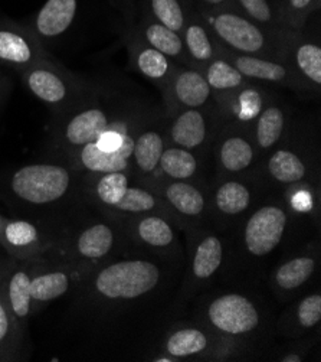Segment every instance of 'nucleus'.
<instances>
[{"mask_svg": "<svg viewBox=\"0 0 321 362\" xmlns=\"http://www.w3.org/2000/svg\"><path fill=\"white\" fill-rule=\"evenodd\" d=\"M289 110L278 101H268L253 120L251 134L260 153H271L287 134Z\"/></svg>", "mask_w": 321, "mask_h": 362, "instance_id": "17", "label": "nucleus"}, {"mask_svg": "<svg viewBox=\"0 0 321 362\" xmlns=\"http://www.w3.org/2000/svg\"><path fill=\"white\" fill-rule=\"evenodd\" d=\"M200 168L198 153L167 144L159 162V170L173 180H190Z\"/></svg>", "mask_w": 321, "mask_h": 362, "instance_id": "25", "label": "nucleus"}, {"mask_svg": "<svg viewBox=\"0 0 321 362\" xmlns=\"http://www.w3.org/2000/svg\"><path fill=\"white\" fill-rule=\"evenodd\" d=\"M130 29H133L147 45L157 49L169 59L179 65L193 68L181 33L143 13L137 15L134 25Z\"/></svg>", "mask_w": 321, "mask_h": 362, "instance_id": "16", "label": "nucleus"}, {"mask_svg": "<svg viewBox=\"0 0 321 362\" xmlns=\"http://www.w3.org/2000/svg\"><path fill=\"white\" fill-rule=\"evenodd\" d=\"M224 260V244L217 237L205 235L195 248L192 259V273L198 280H206L215 274Z\"/></svg>", "mask_w": 321, "mask_h": 362, "instance_id": "26", "label": "nucleus"}, {"mask_svg": "<svg viewBox=\"0 0 321 362\" xmlns=\"http://www.w3.org/2000/svg\"><path fill=\"white\" fill-rule=\"evenodd\" d=\"M272 2H275V4H278V2H279V0H272Z\"/></svg>", "mask_w": 321, "mask_h": 362, "instance_id": "45", "label": "nucleus"}, {"mask_svg": "<svg viewBox=\"0 0 321 362\" xmlns=\"http://www.w3.org/2000/svg\"><path fill=\"white\" fill-rule=\"evenodd\" d=\"M251 191L239 180H226L219 185L215 194L217 209L226 216H235L245 212L251 204Z\"/></svg>", "mask_w": 321, "mask_h": 362, "instance_id": "31", "label": "nucleus"}, {"mask_svg": "<svg viewBox=\"0 0 321 362\" xmlns=\"http://www.w3.org/2000/svg\"><path fill=\"white\" fill-rule=\"evenodd\" d=\"M192 4L199 12L236 11L235 0H192Z\"/></svg>", "mask_w": 321, "mask_h": 362, "instance_id": "41", "label": "nucleus"}, {"mask_svg": "<svg viewBox=\"0 0 321 362\" xmlns=\"http://www.w3.org/2000/svg\"><path fill=\"white\" fill-rule=\"evenodd\" d=\"M5 240L12 247H28L38 241L40 233L33 224L28 221H12L5 227Z\"/></svg>", "mask_w": 321, "mask_h": 362, "instance_id": "38", "label": "nucleus"}, {"mask_svg": "<svg viewBox=\"0 0 321 362\" xmlns=\"http://www.w3.org/2000/svg\"><path fill=\"white\" fill-rule=\"evenodd\" d=\"M289 224V214L279 205H265L257 209L245 226L243 240L246 250L255 257L268 256L274 251Z\"/></svg>", "mask_w": 321, "mask_h": 362, "instance_id": "10", "label": "nucleus"}, {"mask_svg": "<svg viewBox=\"0 0 321 362\" xmlns=\"http://www.w3.org/2000/svg\"><path fill=\"white\" fill-rule=\"evenodd\" d=\"M116 244V233L107 224H94L85 228L77 240L80 256L85 259L105 257Z\"/></svg>", "mask_w": 321, "mask_h": 362, "instance_id": "28", "label": "nucleus"}, {"mask_svg": "<svg viewBox=\"0 0 321 362\" xmlns=\"http://www.w3.org/2000/svg\"><path fill=\"white\" fill-rule=\"evenodd\" d=\"M0 224H2V216H0Z\"/></svg>", "mask_w": 321, "mask_h": 362, "instance_id": "46", "label": "nucleus"}, {"mask_svg": "<svg viewBox=\"0 0 321 362\" xmlns=\"http://www.w3.org/2000/svg\"><path fill=\"white\" fill-rule=\"evenodd\" d=\"M29 286H30V277L26 272H15L8 284V299H9V306L12 309V313L18 319H26L28 315L30 313V306H32V299H30V292H29Z\"/></svg>", "mask_w": 321, "mask_h": 362, "instance_id": "36", "label": "nucleus"}, {"mask_svg": "<svg viewBox=\"0 0 321 362\" xmlns=\"http://www.w3.org/2000/svg\"><path fill=\"white\" fill-rule=\"evenodd\" d=\"M153 113L137 104H92L69 116L61 129L65 146L80 149L94 143L101 134L110 130H128L137 127Z\"/></svg>", "mask_w": 321, "mask_h": 362, "instance_id": "2", "label": "nucleus"}, {"mask_svg": "<svg viewBox=\"0 0 321 362\" xmlns=\"http://www.w3.org/2000/svg\"><path fill=\"white\" fill-rule=\"evenodd\" d=\"M198 13L224 48L235 54L285 61V51L291 35L290 30L267 29L238 11H198Z\"/></svg>", "mask_w": 321, "mask_h": 362, "instance_id": "1", "label": "nucleus"}, {"mask_svg": "<svg viewBox=\"0 0 321 362\" xmlns=\"http://www.w3.org/2000/svg\"><path fill=\"white\" fill-rule=\"evenodd\" d=\"M297 319L301 328L310 329L321 320V295L314 293L304 298L297 308Z\"/></svg>", "mask_w": 321, "mask_h": 362, "instance_id": "39", "label": "nucleus"}, {"mask_svg": "<svg viewBox=\"0 0 321 362\" xmlns=\"http://www.w3.org/2000/svg\"><path fill=\"white\" fill-rule=\"evenodd\" d=\"M291 204L298 211H308L313 206V199H311L310 194H305V197L304 195L301 197V194H298L297 197L293 198Z\"/></svg>", "mask_w": 321, "mask_h": 362, "instance_id": "43", "label": "nucleus"}, {"mask_svg": "<svg viewBox=\"0 0 321 362\" xmlns=\"http://www.w3.org/2000/svg\"><path fill=\"white\" fill-rule=\"evenodd\" d=\"M215 156L219 168L226 173H242L254 166L260 152L251 130L245 124L229 122L217 133Z\"/></svg>", "mask_w": 321, "mask_h": 362, "instance_id": "8", "label": "nucleus"}, {"mask_svg": "<svg viewBox=\"0 0 321 362\" xmlns=\"http://www.w3.org/2000/svg\"><path fill=\"white\" fill-rule=\"evenodd\" d=\"M45 59L41 41L29 28L15 23H0V62L23 71Z\"/></svg>", "mask_w": 321, "mask_h": 362, "instance_id": "12", "label": "nucleus"}, {"mask_svg": "<svg viewBox=\"0 0 321 362\" xmlns=\"http://www.w3.org/2000/svg\"><path fill=\"white\" fill-rule=\"evenodd\" d=\"M279 361H282V362H301L303 356L301 355H287V356L281 358Z\"/></svg>", "mask_w": 321, "mask_h": 362, "instance_id": "44", "label": "nucleus"}, {"mask_svg": "<svg viewBox=\"0 0 321 362\" xmlns=\"http://www.w3.org/2000/svg\"><path fill=\"white\" fill-rule=\"evenodd\" d=\"M160 269L147 260H121L104 267L94 280L95 292L109 300H133L150 293Z\"/></svg>", "mask_w": 321, "mask_h": 362, "instance_id": "3", "label": "nucleus"}, {"mask_svg": "<svg viewBox=\"0 0 321 362\" xmlns=\"http://www.w3.org/2000/svg\"><path fill=\"white\" fill-rule=\"evenodd\" d=\"M267 170L278 184L294 185L307 177L308 168L301 153L282 141L269 153Z\"/></svg>", "mask_w": 321, "mask_h": 362, "instance_id": "20", "label": "nucleus"}, {"mask_svg": "<svg viewBox=\"0 0 321 362\" xmlns=\"http://www.w3.org/2000/svg\"><path fill=\"white\" fill-rule=\"evenodd\" d=\"M315 260L308 256H300L289 260L275 272V284L282 291H296L301 287L314 273Z\"/></svg>", "mask_w": 321, "mask_h": 362, "instance_id": "32", "label": "nucleus"}, {"mask_svg": "<svg viewBox=\"0 0 321 362\" xmlns=\"http://www.w3.org/2000/svg\"><path fill=\"white\" fill-rule=\"evenodd\" d=\"M18 198L33 205H45L61 199L71 187V173L55 163H33L18 169L11 180Z\"/></svg>", "mask_w": 321, "mask_h": 362, "instance_id": "5", "label": "nucleus"}, {"mask_svg": "<svg viewBox=\"0 0 321 362\" xmlns=\"http://www.w3.org/2000/svg\"><path fill=\"white\" fill-rule=\"evenodd\" d=\"M23 81L28 90L44 104L54 108H66L81 95L80 84L49 61H42L25 69Z\"/></svg>", "mask_w": 321, "mask_h": 362, "instance_id": "7", "label": "nucleus"}, {"mask_svg": "<svg viewBox=\"0 0 321 362\" xmlns=\"http://www.w3.org/2000/svg\"><path fill=\"white\" fill-rule=\"evenodd\" d=\"M321 0H279L277 4L279 25L290 32H303L307 21L318 12Z\"/></svg>", "mask_w": 321, "mask_h": 362, "instance_id": "30", "label": "nucleus"}, {"mask_svg": "<svg viewBox=\"0 0 321 362\" xmlns=\"http://www.w3.org/2000/svg\"><path fill=\"white\" fill-rule=\"evenodd\" d=\"M166 119L167 144L195 153H203L222 126V115L218 107L183 108Z\"/></svg>", "mask_w": 321, "mask_h": 362, "instance_id": "4", "label": "nucleus"}, {"mask_svg": "<svg viewBox=\"0 0 321 362\" xmlns=\"http://www.w3.org/2000/svg\"><path fill=\"white\" fill-rule=\"evenodd\" d=\"M159 208L160 202L155 194L140 187H128L124 197L111 209L121 214L143 215L160 211Z\"/></svg>", "mask_w": 321, "mask_h": 362, "instance_id": "35", "label": "nucleus"}, {"mask_svg": "<svg viewBox=\"0 0 321 362\" xmlns=\"http://www.w3.org/2000/svg\"><path fill=\"white\" fill-rule=\"evenodd\" d=\"M235 8L239 13L267 29H282L278 6L272 0H235Z\"/></svg>", "mask_w": 321, "mask_h": 362, "instance_id": "34", "label": "nucleus"}, {"mask_svg": "<svg viewBox=\"0 0 321 362\" xmlns=\"http://www.w3.org/2000/svg\"><path fill=\"white\" fill-rule=\"evenodd\" d=\"M209 346L207 335L198 328L177 329L169 335L164 351L171 358H188L205 352Z\"/></svg>", "mask_w": 321, "mask_h": 362, "instance_id": "29", "label": "nucleus"}, {"mask_svg": "<svg viewBox=\"0 0 321 362\" xmlns=\"http://www.w3.org/2000/svg\"><path fill=\"white\" fill-rule=\"evenodd\" d=\"M167 146L166 122L152 115L140 126L134 136L131 168L145 176H152L159 170V162Z\"/></svg>", "mask_w": 321, "mask_h": 362, "instance_id": "14", "label": "nucleus"}, {"mask_svg": "<svg viewBox=\"0 0 321 362\" xmlns=\"http://www.w3.org/2000/svg\"><path fill=\"white\" fill-rule=\"evenodd\" d=\"M134 144V143H133ZM133 144L116 152H102L97 149L94 143H87L77 149L78 163L91 173H110V172H126L128 173L131 168V153Z\"/></svg>", "mask_w": 321, "mask_h": 362, "instance_id": "21", "label": "nucleus"}, {"mask_svg": "<svg viewBox=\"0 0 321 362\" xmlns=\"http://www.w3.org/2000/svg\"><path fill=\"white\" fill-rule=\"evenodd\" d=\"M110 4L121 15L126 29L131 28L137 19L138 0H110Z\"/></svg>", "mask_w": 321, "mask_h": 362, "instance_id": "40", "label": "nucleus"}, {"mask_svg": "<svg viewBox=\"0 0 321 362\" xmlns=\"http://www.w3.org/2000/svg\"><path fill=\"white\" fill-rule=\"evenodd\" d=\"M219 55L226 58L229 62H232L249 83L275 84V86L287 87L297 91L305 90V87L294 74V71L285 61L265 58V57H255V55L235 54L224 48L222 45H221Z\"/></svg>", "mask_w": 321, "mask_h": 362, "instance_id": "11", "label": "nucleus"}, {"mask_svg": "<svg viewBox=\"0 0 321 362\" xmlns=\"http://www.w3.org/2000/svg\"><path fill=\"white\" fill-rule=\"evenodd\" d=\"M285 62L294 71L305 90L318 93L321 87V47L313 36L291 32L285 51Z\"/></svg>", "mask_w": 321, "mask_h": 362, "instance_id": "13", "label": "nucleus"}, {"mask_svg": "<svg viewBox=\"0 0 321 362\" xmlns=\"http://www.w3.org/2000/svg\"><path fill=\"white\" fill-rule=\"evenodd\" d=\"M182 38L186 52L196 69H202L209 61L219 57L221 44L198 11L189 16L182 32Z\"/></svg>", "mask_w": 321, "mask_h": 362, "instance_id": "19", "label": "nucleus"}, {"mask_svg": "<svg viewBox=\"0 0 321 362\" xmlns=\"http://www.w3.org/2000/svg\"><path fill=\"white\" fill-rule=\"evenodd\" d=\"M163 98L166 104V117L183 108L218 107L215 94L206 83L202 71L183 65L176 66L163 90Z\"/></svg>", "mask_w": 321, "mask_h": 362, "instance_id": "6", "label": "nucleus"}, {"mask_svg": "<svg viewBox=\"0 0 321 362\" xmlns=\"http://www.w3.org/2000/svg\"><path fill=\"white\" fill-rule=\"evenodd\" d=\"M200 71L215 95H225L251 84L232 62L221 55L209 61Z\"/></svg>", "mask_w": 321, "mask_h": 362, "instance_id": "24", "label": "nucleus"}, {"mask_svg": "<svg viewBox=\"0 0 321 362\" xmlns=\"http://www.w3.org/2000/svg\"><path fill=\"white\" fill-rule=\"evenodd\" d=\"M135 237L153 248H167L174 241L170 223L156 214H143L133 224Z\"/></svg>", "mask_w": 321, "mask_h": 362, "instance_id": "27", "label": "nucleus"}, {"mask_svg": "<svg viewBox=\"0 0 321 362\" xmlns=\"http://www.w3.org/2000/svg\"><path fill=\"white\" fill-rule=\"evenodd\" d=\"M13 332V317L0 300V345L5 344Z\"/></svg>", "mask_w": 321, "mask_h": 362, "instance_id": "42", "label": "nucleus"}, {"mask_svg": "<svg viewBox=\"0 0 321 362\" xmlns=\"http://www.w3.org/2000/svg\"><path fill=\"white\" fill-rule=\"evenodd\" d=\"M210 325L225 335H246L258 328L260 313L248 298L238 293L222 295L207 306Z\"/></svg>", "mask_w": 321, "mask_h": 362, "instance_id": "9", "label": "nucleus"}, {"mask_svg": "<svg viewBox=\"0 0 321 362\" xmlns=\"http://www.w3.org/2000/svg\"><path fill=\"white\" fill-rule=\"evenodd\" d=\"M69 288V277L62 272H52L30 279V299L32 302H51L58 299Z\"/></svg>", "mask_w": 321, "mask_h": 362, "instance_id": "33", "label": "nucleus"}, {"mask_svg": "<svg viewBox=\"0 0 321 362\" xmlns=\"http://www.w3.org/2000/svg\"><path fill=\"white\" fill-rule=\"evenodd\" d=\"M195 11L192 0H138L137 5V15H147L181 35Z\"/></svg>", "mask_w": 321, "mask_h": 362, "instance_id": "22", "label": "nucleus"}, {"mask_svg": "<svg viewBox=\"0 0 321 362\" xmlns=\"http://www.w3.org/2000/svg\"><path fill=\"white\" fill-rule=\"evenodd\" d=\"M126 41L130 52V59L135 71L149 81H152L155 86H157L163 93L176 66L179 64H176L157 49L147 45L130 28L126 32Z\"/></svg>", "mask_w": 321, "mask_h": 362, "instance_id": "15", "label": "nucleus"}, {"mask_svg": "<svg viewBox=\"0 0 321 362\" xmlns=\"http://www.w3.org/2000/svg\"><path fill=\"white\" fill-rule=\"evenodd\" d=\"M162 199H164L170 208L188 218H199L206 209V199L199 188L189 180H173L162 184Z\"/></svg>", "mask_w": 321, "mask_h": 362, "instance_id": "23", "label": "nucleus"}, {"mask_svg": "<svg viewBox=\"0 0 321 362\" xmlns=\"http://www.w3.org/2000/svg\"><path fill=\"white\" fill-rule=\"evenodd\" d=\"M128 187H130L128 173L126 172L102 173L95 185V195L107 208L111 209L124 197Z\"/></svg>", "mask_w": 321, "mask_h": 362, "instance_id": "37", "label": "nucleus"}, {"mask_svg": "<svg viewBox=\"0 0 321 362\" xmlns=\"http://www.w3.org/2000/svg\"><path fill=\"white\" fill-rule=\"evenodd\" d=\"M78 0H47L32 19L30 30L38 40H55L74 23Z\"/></svg>", "mask_w": 321, "mask_h": 362, "instance_id": "18", "label": "nucleus"}]
</instances>
